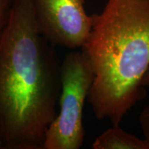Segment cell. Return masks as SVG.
I'll use <instances>...</instances> for the list:
<instances>
[{
    "mask_svg": "<svg viewBox=\"0 0 149 149\" xmlns=\"http://www.w3.org/2000/svg\"><path fill=\"white\" fill-rule=\"evenodd\" d=\"M61 60L38 32L32 0H13L0 33V149H42L57 111Z\"/></svg>",
    "mask_w": 149,
    "mask_h": 149,
    "instance_id": "1",
    "label": "cell"
},
{
    "mask_svg": "<svg viewBox=\"0 0 149 149\" xmlns=\"http://www.w3.org/2000/svg\"><path fill=\"white\" fill-rule=\"evenodd\" d=\"M94 80L87 102L96 119L120 125L146 96L142 82L149 68V0H106L92 14L80 49Z\"/></svg>",
    "mask_w": 149,
    "mask_h": 149,
    "instance_id": "2",
    "label": "cell"
},
{
    "mask_svg": "<svg viewBox=\"0 0 149 149\" xmlns=\"http://www.w3.org/2000/svg\"><path fill=\"white\" fill-rule=\"evenodd\" d=\"M60 80L58 110L48 127L42 149H80L85 136L84 107L94 80L91 65L81 50L65 55Z\"/></svg>",
    "mask_w": 149,
    "mask_h": 149,
    "instance_id": "3",
    "label": "cell"
},
{
    "mask_svg": "<svg viewBox=\"0 0 149 149\" xmlns=\"http://www.w3.org/2000/svg\"><path fill=\"white\" fill-rule=\"evenodd\" d=\"M85 0H32L38 32L54 47L81 49L90 35L92 15Z\"/></svg>",
    "mask_w": 149,
    "mask_h": 149,
    "instance_id": "4",
    "label": "cell"
},
{
    "mask_svg": "<svg viewBox=\"0 0 149 149\" xmlns=\"http://www.w3.org/2000/svg\"><path fill=\"white\" fill-rule=\"evenodd\" d=\"M91 148L93 149H149V143L145 139L128 133L119 125H112L94 140Z\"/></svg>",
    "mask_w": 149,
    "mask_h": 149,
    "instance_id": "5",
    "label": "cell"
},
{
    "mask_svg": "<svg viewBox=\"0 0 149 149\" xmlns=\"http://www.w3.org/2000/svg\"><path fill=\"white\" fill-rule=\"evenodd\" d=\"M140 129L145 139L149 143V102L140 112L139 117Z\"/></svg>",
    "mask_w": 149,
    "mask_h": 149,
    "instance_id": "6",
    "label": "cell"
},
{
    "mask_svg": "<svg viewBox=\"0 0 149 149\" xmlns=\"http://www.w3.org/2000/svg\"><path fill=\"white\" fill-rule=\"evenodd\" d=\"M13 0H0V33L8 19Z\"/></svg>",
    "mask_w": 149,
    "mask_h": 149,
    "instance_id": "7",
    "label": "cell"
},
{
    "mask_svg": "<svg viewBox=\"0 0 149 149\" xmlns=\"http://www.w3.org/2000/svg\"><path fill=\"white\" fill-rule=\"evenodd\" d=\"M142 84H143V85L145 88L149 87V68L148 70H147V72H146L145 75H144Z\"/></svg>",
    "mask_w": 149,
    "mask_h": 149,
    "instance_id": "8",
    "label": "cell"
}]
</instances>
